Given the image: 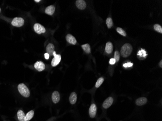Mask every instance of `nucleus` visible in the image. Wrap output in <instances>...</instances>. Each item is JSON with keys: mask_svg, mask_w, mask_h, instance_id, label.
Segmentation results:
<instances>
[{"mask_svg": "<svg viewBox=\"0 0 162 121\" xmlns=\"http://www.w3.org/2000/svg\"><path fill=\"white\" fill-rule=\"evenodd\" d=\"M133 51L132 46L129 43L124 44L121 47L120 53L123 57H127L130 55Z\"/></svg>", "mask_w": 162, "mask_h": 121, "instance_id": "f257e3e1", "label": "nucleus"}, {"mask_svg": "<svg viewBox=\"0 0 162 121\" xmlns=\"http://www.w3.org/2000/svg\"><path fill=\"white\" fill-rule=\"evenodd\" d=\"M20 93L25 98H28L30 95V92L27 87L23 83L20 84L18 86Z\"/></svg>", "mask_w": 162, "mask_h": 121, "instance_id": "f03ea898", "label": "nucleus"}, {"mask_svg": "<svg viewBox=\"0 0 162 121\" xmlns=\"http://www.w3.org/2000/svg\"><path fill=\"white\" fill-rule=\"evenodd\" d=\"M24 20L21 18H15L12 21L11 24L13 26L20 27L24 25Z\"/></svg>", "mask_w": 162, "mask_h": 121, "instance_id": "7ed1b4c3", "label": "nucleus"}, {"mask_svg": "<svg viewBox=\"0 0 162 121\" xmlns=\"http://www.w3.org/2000/svg\"><path fill=\"white\" fill-rule=\"evenodd\" d=\"M34 29L35 33L39 34L44 33L46 32V29L44 27L39 23H35L34 24Z\"/></svg>", "mask_w": 162, "mask_h": 121, "instance_id": "20e7f679", "label": "nucleus"}, {"mask_svg": "<svg viewBox=\"0 0 162 121\" xmlns=\"http://www.w3.org/2000/svg\"><path fill=\"white\" fill-rule=\"evenodd\" d=\"M53 56H54V58H53V59L52 60L51 64L54 67L57 66L60 62L61 60V57L60 55L56 54V52L55 51L53 52Z\"/></svg>", "mask_w": 162, "mask_h": 121, "instance_id": "39448f33", "label": "nucleus"}, {"mask_svg": "<svg viewBox=\"0 0 162 121\" xmlns=\"http://www.w3.org/2000/svg\"><path fill=\"white\" fill-rule=\"evenodd\" d=\"M97 113V107L95 104H92L90 107L89 114L91 118H93L95 117Z\"/></svg>", "mask_w": 162, "mask_h": 121, "instance_id": "423d86ee", "label": "nucleus"}, {"mask_svg": "<svg viewBox=\"0 0 162 121\" xmlns=\"http://www.w3.org/2000/svg\"><path fill=\"white\" fill-rule=\"evenodd\" d=\"M114 101V99L112 97H109L105 101L103 102V107L104 108H109L113 104Z\"/></svg>", "mask_w": 162, "mask_h": 121, "instance_id": "0eeeda50", "label": "nucleus"}, {"mask_svg": "<svg viewBox=\"0 0 162 121\" xmlns=\"http://www.w3.org/2000/svg\"><path fill=\"white\" fill-rule=\"evenodd\" d=\"M34 67L37 71L39 72L42 71L45 69V64L41 61L36 62L34 65Z\"/></svg>", "mask_w": 162, "mask_h": 121, "instance_id": "6e6552de", "label": "nucleus"}, {"mask_svg": "<svg viewBox=\"0 0 162 121\" xmlns=\"http://www.w3.org/2000/svg\"><path fill=\"white\" fill-rule=\"evenodd\" d=\"M77 7L80 10H83L86 7V4L83 0H77L76 1Z\"/></svg>", "mask_w": 162, "mask_h": 121, "instance_id": "1a4fd4ad", "label": "nucleus"}, {"mask_svg": "<svg viewBox=\"0 0 162 121\" xmlns=\"http://www.w3.org/2000/svg\"><path fill=\"white\" fill-rule=\"evenodd\" d=\"M52 98L53 102L54 103L56 104L58 103L60 99V96L59 92L57 91H54L52 94Z\"/></svg>", "mask_w": 162, "mask_h": 121, "instance_id": "9d476101", "label": "nucleus"}, {"mask_svg": "<svg viewBox=\"0 0 162 121\" xmlns=\"http://www.w3.org/2000/svg\"><path fill=\"white\" fill-rule=\"evenodd\" d=\"M66 38L68 42L72 45H75L77 43V40L76 38H75L72 35L70 34H68L66 35Z\"/></svg>", "mask_w": 162, "mask_h": 121, "instance_id": "9b49d317", "label": "nucleus"}, {"mask_svg": "<svg viewBox=\"0 0 162 121\" xmlns=\"http://www.w3.org/2000/svg\"><path fill=\"white\" fill-rule=\"evenodd\" d=\"M54 46L52 44L49 43V44L47 47H46V51L47 53L49 54V55L53 56V52L54 51Z\"/></svg>", "mask_w": 162, "mask_h": 121, "instance_id": "f8f14e48", "label": "nucleus"}, {"mask_svg": "<svg viewBox=\"0 0 162 121\" xmlns=\"http://www.w3.org/2000/svg\"><path fill=\"white\" fill-rule=\"evenodd\" d=\"M55 10V7L54 5H49V6H48L45 11V13L49 15H50L52 16L54 14V11Z\"/></svg>", "mask_w": 162, "mask_h": 121, "instance_id": "ddd939ff", "label": "nucleus"}, {"mask_svg": "<svg viewBox=\"0 0 162 121\" xmlns=\"http://www.w3.org/2000/svg\"><path fill=\"white\" fill-rule=\"evenodd\" d=\"M77 99V94L75 92H72L69 96V102L70 104L73 105L75 103Z\"/></svg>", "mask_w": 162, "mask_h": 121, "instance_id": "4468645a", "label": "nucleus"}, {"mask_svg": "<svg viewBox=\"0 0 162 121\" xmlns=\"http://www.w3.org/2000/svg\"><path fill=\"white\" fill-rule=\"evenodd\" d=\"M113 46L112 43L110 42H108L106 43L105 46V51L108 54H110L113 52Z\"/></svg>", "mask_w": 162, "mask_h": 121, "instance_id": "2eb2a0df", "label": "nucleus"}, {"mask_svg": "<svg viewBox=\"0 0 162 121\" xmlns=\"http://www.w3.org/2000/svg\"><path fill=\"white\" fill-rule=\"evenodd\" d=\"M147 100L146 98L143 97V98H138L137 99H136L135 103L137 105L140 106H142L146 104L147 102Z\"/></svg>", "mask_w": 162, "mask_h": 121, "instance_id": "dca6fc26", "label": "nucleus"}, {"mask_svg": "<svg viewBox=\"0 0 162 121\" xmlns=\"http://www.w3.org/2000/svg\"><path fill=\"white\" fill-rule=\"evenodd\" d=\"M17 116L20 121H24V118L25 117L23 112L21 110H19L17 112Z\"/></svg>", "mask_w": 162, "mask_h": 121, "instance_id": "f3484780", "label": "nucleus"}, {"mask_svg": "<svg viewBox=\"0 0 162 121\" xmlns=\"http://www.w3.org/2000/svg\"><path fill=\"white\" fill-rule=\"evenodd\" d=\"M34 112L33 111H31L28 112L25 115L24 118V121H30L34 116Z\"/></svg>", "mask_w": 162, "mask_h": 121, "instance_id": "a211bd4d", "label": "nucleus"}, {"mask_svg": "<svg viewBox=\"0 0 162 121\" xmlns=\"http://www.w3.org/2000/svg\"><path fill=\"white\" fill-rule=\"evenodd\" d=\"M82 47L83 48V50L86 53H90L91 48H90V46L88 44H85L84 45H82Z\"/></svg>", "mask_w": 162, "mask_h": 121, "instance_id": "6ab92c4d", "label": "nucleus"}, {"mask_svg": "<svg viewBox=\"0 0 162 121\" xmlns=\"http://www.w3.org/2000/svg\"><path fill=\"white\" fill-rule=\"evenodd\" d=\"M106 22L107 27L109 29H110L111 28H112V26H113V20H112V19L111 18H108L106 19Z\"/></svg>", "mask_w": 162, "mask_h": 121, "instance_id": "aec40b11", "label": "nucleus"}, {"mask_svg": "<svg viewBox=\"0 0 162 121\" xmlns=\"http://www.w3.org/2000/svg\"><path fill=\"white\" fill-rule=\"evenodd\" d=\"M104 81V79L103 78H100L98 79V80H97V81L96 83V85H95V87L98 88L99 86H100L102 84V83H103Z\"/></svg>", "mask_w": 162, "mask_h": 121, "instance_id": "412c9836", "label": "nucleus"}, {"mask_svg": "<svg viewBox=\"0 0 162 121\" xmlns=\"http://www.w3.org/2000/svg\"><path fill=\"white\" fill-rule=\"evenodd\" d=\"M137 55H139L140 57H144V58H146V57L147 56L146 51H145V50H143V49H141L140 51H139L138 52Z\"/></svg>", "mask_w": 162, "mask_h": 121, "instance_id": "4be33fe9", "label": "nucleus"}, {"mask_svg": "<svg viewBox=\"0 0 162 121\" xmlns=\"http://www.w3.org/2000/svg\"><path fill=\"white\" fill-rule=\"evenodd\" d=\"M154 29L156 31L161 33H162V28L161 26L159 25V24H155L154 26Z\"/></svg>", "mask_w": 162, "mask_h": 121, "instance_id": "5701e85b", "label": "nucleus"}, {"mask_svg": "<svg viewBox=\"0 0 162 121\" xmlns=\"http://www.w3.org/2000/svg\"><path fill=\"white\" fill-rule=\"evenodd\" d=\"M117 31L121 35H122L123 36H126V32L124 31L122 28L118 27L117 28Z\"/></svg>", "mask_w": 162, "mask_h": 121, "instance_id": "b1692460", "label": "nucleus"}, {"mask_svg": "<svg viewBox=\"0 0 162 121\" xmlns=\"http://www.w3.org/2000/svg\"><path fill=\"white\" fill-rule=\"evenodd\" d=\"M120 55L119 52L118 51H115V54H114V59H115L116 62H118V60H119L120 57Z\"/></svg>", "mask_w": 162, "mask_h": 121, "instance_id": "393cba45", "label": "nucleus"}, {"mask_svg": "<svg viewBox=\"0 0 162 121\" xmlns=\"http://www.w3.org/2000/svg\"><path fill=\"white\" fill-rule=\"evenodd\" d=\"M133 65V63H126V64H124V65H123V66L124 67H125V68H126V67H132V66Z\"/></svg>", "mask_w": 162, "mask_h": 121, "instance_id": "a878e982", "label": "nucleus"}, {"mask_svg": "<svg viewBox=\"0 0 162 121\" xmlns=\"http://www.w3.org/2000/svg\"><path fill=\"white\" fill-rule=\"evenodd\" d=\"M116 60L114 58L111 59L110 60V62H109L110 64H111V65H114L116 63Z\"/></svg>", "mask_w": 162, "mask_h": 121, "instance_id": "bb28decb", "label": "nucleus"}, {"mask_svg": "<svg viewBox=\"0 0 162 121\" xmlns=\"http://www.w3.org/2000/svg\"><path fill=\"white\" fill-rule=\"evenodd\" d=\"M44 57H45V58L47 60H48L49 59V55L48 53H46L44 54Z\"/></svg>", "mask_w": 162, "mask_h": 121, "instance_id": "cd10ccee", "label": "nucleus"}, {"mask_svg": "<svg viewBox=\"0 0 162 121\" xmlns=\"http://www.w3.org/2000/svg\"><path fill=\"white\" fill-rule=\"evenodd\" d=\"M159 65H160V67H162V60H161V61H160V63H159Z\"/></svg>", "mask_w": 162, "mask_h": 121, "instance_id": "c85d7f7f", "label": "nucleus"}, {"mask_svg": "<svg viewBox=\"0 0 162 121\" xmlns=\"http://www.w3.org/2000/svg\"><path fill=\"white\" fill-rule=\"evenodd\" d=\"M34 2H35L36 3H39V2H40V0H35Z\"/></svg>", "mask_w": 162, "mask_h": 121, "instance_id": "c756f323", "label": "nucleus"}, {"mask_svg": "<svg viewBox=\"0 0 162 121\" xmlns=\"http://www.w3.org/2000/svg\"><path fill=\"white\" fill-rule=\"evenodd\" d=\"M1 8H0V13H1Z\"/></svg>", "mask_w": 162, "mask_h": 121, "instance_id": "7c9ffc66", "label": "nucleus"}]
</instances>
